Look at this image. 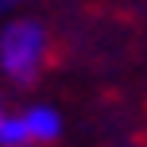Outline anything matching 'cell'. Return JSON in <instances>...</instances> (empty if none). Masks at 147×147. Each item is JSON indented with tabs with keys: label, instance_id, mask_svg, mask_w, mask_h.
I'll return each mask as SVG.
<instances>
[{
	"label": "cell",
	"instance_id": "cell-1",
	"mask_svg": "<svg viewBox=\"0 0 147 147\" xmlns=\"http://www.w3.org/2000/svg\"><path fill=\"white\" fill-rule=\"evenodd\" d=\"M43 58H47V27L39 20L23 16V20H12L0 31V70L16 85H23V89L35 85Z\"/></svg>",
	"mask_w": 147,
	"mask_h": 147
},
{
	"label": "cell",
	"instance_id": "cell-2",
	"mask_svg": "<svg viewBox=\"0 0 147 147\" xmlns=\"http://www.w3.org/2000/svg\"><path fill=\"white\" fill-rule=\"evenodd\" d=\"M23 124H27V132H31V143H54L62 136V112L58 109H51V105H31L27 112H23Z\"/></svg>",
	"mask_w": 147,
	"mask_h": 147
},
{
	"label": "cell",
	"instance_id": "cell-3",
	"mask_svg": "<svg viewBox=\"0 0 147 147\" xmlns=\"http://www.w3.org/2000/svg\"><path fill=\"white\" fill-rule=\"evenodd\" d=\"M0 147H35V143H31L27 124H23V116H4V128H0Z\"/></svg>",
	"mask_w": 147,
	"mask_h": 147
},
{
	"label": "cell",
	"instance_id": "cell-4",
	"mask_svg": "<svg viewBox=\"0 0 147 147\" xmlns=\"http://www.w3.org/2000/svg\"><path fill=\"white\" fill-rule=\"evenodd\" d=\"M16 4H23V0H0V12H8V8H16Z\"/></svg>",
	"mask_w": 147,
	"mask_h": 147
},
{
	"label": "cell",
	"instance_id": "cell-5",
	"mask_svg": "<svg viewBox=\"0 0 147 147\" xmlns=\"http://www.w3.org/2000/svg\"><path fill=\"white\" fill-rule=\"evenodd\" d=\"M0 128H4V112H0Z\"/></svg>",
	"mask_w": 147,
	"mask_h": 147
}]
</instances>
